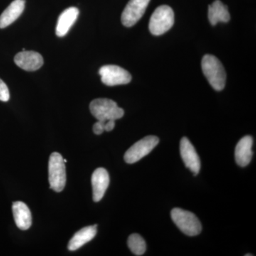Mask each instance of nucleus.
<instances>
[{"label":"nucleus","mask_w":256,"mask_h":256,"mask_svg":"<svg viewBox=\"0 0 256 256\" xmlns=\"http://www.w3.org/2000/svg\"><path fill=\"white\" fill-rule=\"evenodd\" d=\"M174 24V13L169 6L162 5L156 8L152 15L149 28L152 34L161 36L169 32Z\"/></svg>","instance_id":"nucleus-3"},{"label":"nucleus","mask_w":256,"mask_h":256,"mask_svg":"<svg viewBox=\"0 0 256 256\" xmlns=\"http://www.w3.org/2000/svg\"><path fill=\"white\" fill-rule=\"evenodd\" d=\"M159 138L148 136L131 146L124 154V161L128 164H134L148 156L159 144Z\"/></svg>","instance_id":"nucleus-6"},{"label":"nucleus","mask_w":256,"mask_h":256,"mask_svg":"<svg viewBox=\"0 0 256 256\" xmlns=\"http://www.w3.org/2000/svg\"><path fill=\"white\" fill-rule=\"evenodd\" d=\"M110 184V176L107 170L104 168H98L94 172L92 176L94 200L99 202L104 198L108 188Z\"/></svg>","instance_id":"nucleus-11"},{"label":"nucleus","mask_w":256,"mask_h":256,"mask_svg":"<svg viewBox=\"0 0 256 256\" xmlns=\"http://www.w3.org/2000/svg\"><path fill=\"white\" fill-rule=\"evenodd\" d=\"M99 74L101 80L107 86L126 85L132 80L131 74L118 66H104L99 70Z\"/></svg>","instance_id":"nucleus-7"},{"label":"nucleus","mask_w":256,"mask_h":256,"mask_svg":"<svg viewBox=\"0 0 256 256\" xmlns=\"http://www.w3.org/2000/svg\"><path fill=\"white\" fill-rule=\"evenodd\" d=\"M171 215L173 222L184 234L188 236H196L201 234V222L192 212L174 208L172 210Z\"/></svg>","instance_id":"nucleus-5"},{"label":"nucleus","mask_w":256,"mask_h":256,"mask_svg":"<svg viewBox=\"0 0 256 256\" xmlns=\"http://www.w3.org/2000/svg\"><path fill=\"white\" fill-rule=\"evenodd\" d=\"M114 127H116V120H108L106 121L105 124V131L106 132H111L114 130Z\"/></svg>","instance_id":"nucleus-21"},{"label":"nucleus","mask_w":256,"mask_h":256,"mask_svg":"<svg viewBox=\"0 0 256 256\" xmlns=\"http://www.w3.org/2000/svg\"><path fill=\"white\" fill-rule=\"evenodd\" d=\"M13 214L15 223L18 228L26 230L31 228L32 217L30 208L22 202H16L13 204Z\"/></svg>","instance_id":"nucleus-15"},{"label":"nucleus","mask_w":256,"mask_h":256,"mask_svg":"<svg viewBox=\"0 0 256 256\" xmlns=\"http://www.w3.org/2000/svg\"><path fill=\"white\" fill-rule=\"evenodd\" d=\"M105 124L106 122L102 121H98L94 126V132L97 136H100L105 132Z\"/></svg>","instance_id":"nucleus-20"},{"label":"nucleus","mask_w":256,"mask_h":256,"mask_svg":"<svg viewBox=\"0 0 256 256\" xmlns=\"http://www.w3.org/2000/svg\"><path fill=\"white\" fill-rule=\"evenodd\" d=\"M151 0H130L122 14V23L126 28H132L142 18Z\"/></svg>","instance_id":"nucleus-8"},{"label":"nucleus","mask_w":256,"mask_h":256,"mask_svg":"<svg viewBox=\"0 0 256 256\" xmlns=\"http://www.w3.org/2000/svg\"><path fill=\"white\" fill-rule=\"evenodd\" d=\"M180 152L184 163L194 175H197L201 170V161L196 150L192 146L188 138H183L180 143Z\"/></svg>","instance_id":"nucleus-9"},{"label":"nucleus","mask_w":256,"mask_h":256,"mask_svg":"<svg viewBox=\"0 0 256 256\" xmlns=\"http://www.w3.org/2000/svg\"><path fill=\"white\" fill-rule=\"evenodd\" d=\"M92 116L98 121L117 120L124 117V109L118 107L114 101L107 98L96 99L90 105Z\"/></svg>","instance_id":"nucleus-2"},{"label":"nucleus","mask_w":256,"mask_h":256,"mask_svg":"<svg viewBox=\"0 0 256 256\" xmlns=\"http://www.w3.org/2000/svg\"><path fill=\"white\" fill-rule=\"evenodd\" d=\"M78 8H70L66 10L58 18L56 30L57 36H65L78 20Z\"/></svg>","instance_id":"nucleus-13"},{"label":"nucleus","mask_w":256,"mask_h":256,"mask_svg":"<svg viewBox=\"0 0 256 256\" xmlns=\"http://www.w3.org/2000/svg\"><path fill=\"white\" fill-rule=\"evenodd\" d=\"M203 73L214 90H224L226 82V73L223 64L214 56L206 55L202 62Z\"/></svg>","instance_id":"nucleus-1"},{"label":"nucleus","mask_w":256,"mask_h":256,"mask_svg":"<svg viewBox=\"0 0 256 256\" xmlns=\"http://www.w3.org/2000/svg\"><path fill=\"white\" fill-rule=\"evenodd\" d=\"M97 225L92 226L86 227L77 232L69 242L68 250L75 252L92 240L97 234Z\"/></svg>","instance_id":"nucleus-16"},{"label":"nucleus","mask_w":256,"mask_h":256,"mask_svg":"<svg viewBox=\"0 0 256 256\" xmlns=\"http://www.w3.org/2000/svg\"><path fill=\"white\" fill-rule=\"evenodd\" d=\"M208 20L213 26L220 22L227 23L230 21V15L228 8L220 0H216L208 6Z\"/></svg>","instance_id":"nucleus-17"},{"label":"nucleus","mask_w":256,"mask_h":256,"mask_svg":"<svg viewBox=\"0 0 256 256\" xmlns=\"http://www.w3.org/2000/svg\"><path fill=\"white\" fill-rule=\"evenodd\" d=\"M252 144L254 140L250 136L242 138L236 148V161L242 168H245L250 164L252 158Z\"/></svg>","instance_id":"nucleus-12"},{"label":"nucleus","mask_w":256,"mask_h":256,"mask_svg":"<svg viewBox=\"0 0 256 256\" xmlns=\"http://www.w3.org/2000/svg\"><path fill=\"white\" fill-rule=\"evenodd\" d=\"M128 244L134 255L142 256L146 252V242L142 236L138 234L131 235L128 238Z\"/></svg>","instance_id":"nucleus-18"},{"label":"nucleus","mask_w":256,"mask_h":256,"mask_svg":"<svg viewBox=\"0 0 256 256\" xmlns=\"http://www.w3.org/2000/svg\"><path fill=\"white\" fill-rule=\"evenodd\" d=\"M15 64L26 72H36L43 66L44 58L40 54L35 52H22L16 55Z\"/></svg>","instance_id":"nucleus-10"},{"label":"nucleus","mask_w":256,"mask_h":256,"mask_svg":"<svg viewBox=\"0 0 256 256\" xmlns=\"http://www.w3.org/2000/svg\"><path fill=\"white\" fill-rule=\"evenodd\" d=\"M25 0H14L0 16V28L12 24L22 14L25 9Z\"/></svg>","instance_id":"nucleus-14"},{"label":"nucleus","mask_w":256,"mask_h":256,"mask_svg":"<svg viewBox=\"0 0 256 256\" xmlns=\"http://www.w3.org/2000/svg\"><path fill=\"white\" fill-rule=\"evenodd\" d=\"M64 162L66 163L67 162V160H64Z\"/></svg>","instance_id":"nucleus-22"},{"label":"nucleus","mask_w":256,"mask_h":256,"mask_svg":"<svg viewBox=\"0 0 256 256\" xmlns=\"http://www.w3.org/2000/svg\"><path fill=\"white\" fill-rule=\"evenodd\" d=\"M66 163L62 154L54 152L50 156L48 164V180L50 188L54 191L62 192L66 184Z\"/></svg>","instance_id":"nucleus-4"},{"label":"nucleus","mask_w":256,"mask_h":256,"mask_svg":"<svg viewBox=\"0 0 256 256\" xmlns=\"http://www.w3.org/2000/svg\"><path fill=\"white\" fill-rule=\"evenodd\" d=\"M10 99V90L8 86L0 79V101L8 102Z\"/></svg>","instance_id":"nucleus-19"}]
</instances>
